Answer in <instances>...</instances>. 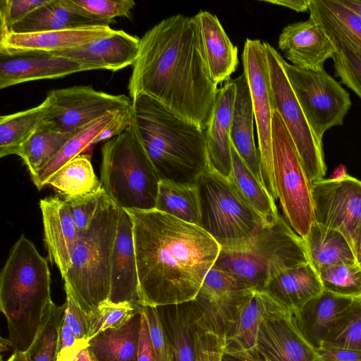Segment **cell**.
<instances>
[{"instance_id":"cell-16","label":"cell","mask_w":361,"mask_h":361,"mask_svg":"<svg viewBox=\"0 0 361 361\" xmlns=\"http://www.w3.org/2000/svg\"><path fill=\"white\" fill-rule=\"evenodd\" d=\"M109 25H95L59 30L0 33V56L54 54L112 34Z\"/></svg>"},{"instance_id":"cell-41","label":"cell","mask_w":361,"mask_h":361,"mask_svg":"<svg viewBox=\"0 0 361 361\" xmlns=\"http://www.w3.org/2000/svg\"><path fill=\"white\" fill-rule=\"evenodd\" d=\"M63 1L72 11L103 25H109L117 17L130 18L136 4L133 0Z\"/></svg>"},{"instance_id":"cell-43","label":"cell","mask_w":361,"mask_h":361,"mask_svg":"<svg viewBox=\"0 0 361 361\" xmlns=\"http://www.w3.org/2000/svg\"><path fill=\"white\" fill-rule=\"evenodd\" d=\"M326 19L361 53V17L338 0H313Z\"/></svg>"},{"instance_id":"cell-2","label":"cell","mask_w":361,"mask_h":361,"mask_svg":"<svg viewBox=\"0 0 361 361\" xmlns=\"http://www.w3.org/2000/svg\"><path fill=\"white\" fill-rule=\"evenodd\" d=\"M133 237L142 305L194 300L221 250L200 226L156 209H126Z\"/></svg>"},{"instance_id":"cell-14","label":"cell","mask_w":361,"mask_h":361,"mask_svg":"<svg viewBox=\"0 0 361 361\" xmlns=\"http://www.w3.org/2000/svg\"><path fill=\"white\" fill-rule=\"evenodd\" d=\"M314 220L341 232L353 249L361 226V180L344 173L312 183Z\"/></svg>"},{"instance_id":"cell-33","label":"cell","mask_w":361,"mask_h":361,"mask_svg":"<svg viewBox=\"0 0 361 361\" xmlns=\"http://www.w3.org/2000/svg\"><path fill=\"white\" fill-rule=\"evenodd\" d=\"M121 112L107 114L76 130L60 152L31 178L37 189H42L59 169L82 154L87 148L92 146L94 140L118 117Z\"/></svg>"},{"instance_id":"cell-59","label":"cell","mask_w":361,"mask_h":361,"mask_svg":"<svg viewBox=\"0 0 361 361\" xmlns=\"http://www.w3.org/2000/svg\"><path fill=\"white\" fill-rule=\"evenodd\" d=\"M7 361H27L25 353H13Z\"/></svg>"},{"instance_id":"cell-49","label":"cell","mask_w":361,"mask_h":361,"mask_svg":"<svg viewBox=\"0 0 361 361\" xmlns=\"http://www.w3.org/2000/svg\"><path fill=\"white\" fill-rule=\"evenodd\" d=\"M66 295L64 319L73 330L77 339L88 341L90 329V316L78 305L71 293L65 289Z\"/></svg>"},{"instance_id":"cell-57","label":"cell","mask_w":361,"mask_h":361,"mask_svg":"<svg viewBox=\"0 0 361 361\" xmlns=\"http://www.w3.org/2000/svg\"><path fill=\"white\" fill-rule=\"evenodd\" d=\"M353 250L356 259V262L361 267V226L357 233L354 242Z\"/></svg>"},{"instance_id":"cell-42","label":"cell","mask_w":361,"mask_h":361,"mask_svg":"<svg viewBox=\"0 0 361 361\" xmlns=\"http://www.w3.org/2000/svg\"><path fill=\"white\" fill-rule=\"evenodd\" d=\"M318 274L324 290L347 298L361 297V267L358 264L333 266Z\"/></svg>"},{"instance_id":"cell-20","label":"cell","mask_w":361,"mask_h":361,"mask_svg":"<svg viewBox=\"0 0 361 361\" xmlns=\"http://www.w3.org/2000/svg\"><path fill=\"white\" fill-rule=\"evenodd\" d=\"M278 44L292 65L308 70L323 68L324 62L335 53L323 28L310 16L283 27Z\"/></svg>"},{"instance_id":"cell-21","label":"cell","mask_w":361,"mask_h":361,"mask_svg":"<svg viewBox=\"0 0 361 361\" xmlns=\"http://www.w3.org/2000/svg\"><path fill=\"white\" fill-rule=\"evenodd\" d=\"M39 207L49 259L57 266L63 277L71 266L78 231L64 199L48 197L40 200Z\"/></svg>"},{"instance_id":"cell-29","label":"cell","mask_w":361,"mask_h":361,"mask_svg":"<svg viewBox=\"0 0 361 361\" xmlns=\"http://www.w3.org/2000/svg\"><path fill=\"white\" fill-rule=\"evenodd\" d=\"M302 239L308 263L317 274L333 266L357 263L351 245L337 230L314 221Z\"/></svg>"},{"instance_id":"cell-13","label":"cell","mask_w":361,"mask_h":361,"mask_svg":"<svg viewBox=\"0 0 361 361\" xmlns=\"http://www.w3.org/2000/svg\"><path fill=\"white\" fill-rule=\"evenodd\" d=\"M47 99L49 108L44 121L63 133H74L107 114L126 111L132 102L124 94L97 91L91 85L53 90Z\"/></svg>"},{"instance_id":"cell-24","label":"cell","mask_w":361,"mask_h":361,"mask_svg":"<svg viewBox=\"0 0 361 361\" xmlns=\"http://www.w3.org/2000/svg\"><path fill=\"white\" fill-rule=\"evenodd\" d=\"M192 18L212 80L217 85L228 80L238 64L237 47L231 42L216 16L201 11Z\"/></svg>"},{"instance_id":"cell-60","label":"cell","mask_w":361,"mask_h":361,"mask_svg":"<svg viewBox=\"0 0 361 361\" xmlns=\"http://www.w3.org/2000/svg\"><path fill=\"white\" fill-rule=\"evenodd\" d=\"M222 361H245L235 357L224 353Z\"/></svg>"},{"instance_id":"cell-8","label":"cell","mask_w":361,"mask_h":361,"mask_svg":"<svg viewBox=\"0 0 361 361\" xmlns=\"http://www.w3.org/2000/svg\"><path fill=\"white\" fill-rule=\"evenodd\" d=\"M200 226L224 249L248 243L268 223L236 185L209 166L199 178Z\"/></svg>"},{"instance_id":"cell-1","label":"cell","mask_w":361,"mask_h":361,"mask_svg":"<svg viewBox=\"0 0 361 361\" xmlns=\"http://www.w3.org/2000/svg\"><path fill=\"white\" fill-rule=\"evenodd\" d=\"M217 86L207 68L192 17L172 16L140 38L128 86L132 99L148 95L182 119L206 130Z\"/></svg>"},{"instance_id":"cell-56","label":"cell","mask_w":361,"mask_h":361,"mask_svg":"<svg viewBox=\"0 0 361 361\" xmlns=\"http://www.w3.org/2000/svg\"><path fill=\"white\" fill-rule=\"evenodd\" d=\"M341 4L361 17V0H338Z\"/></svg>"},{"instance_id":"cell-18","label":"cell","mask_w":361,"mask_h":361,"mask_svg":"<svg viewBox=\"0 0 361 361\" xmlns=\"http://www.w3.org/2000/svg\"><path fill=\"white\" fill-rule=\"evenodd\" d=\"M111 303L142 305L133 237V221L129 212L119 208L116 237L112 255Z\"/></svg>"},{"instance_id":"cell-58","label":"cell","mask_w":361,"mask_h":361,"mask_svg":"<svg viewBox=\"0 0 361 361\" xmlns=\"http://www.w3.org/2000/svg\"><path fill=\"white\" fill-rule=\"evenodd\" d=\"M76 361H92L87 347L80 350L77 355Z\"/></svg>"},{"instance_id":"cell-54","label":"cell","mask_w":361,"mask_h":361,"mask_svg":"<svg viewBox=\"0 0 361 361\" xmlns=\"http://www.w3.org/2000/svg\"><path fill=\"white\" fill-rule=\"evenodd\" d=\"M311 0H263L262 1L284 6L296 12L309 11Z\"/></svg>"},{"instance_id":"cell-28","label":"cell","mask_w":361,"mask_h":361,"mask_svg":"<svg viewBox=\"0 0 361 361\" xmlns=\"http://www.w3.org/2000/svg\"><path fill=\"white\" fill-rule=\"evenodd\" d=\"M263 290L294 312L319 295L323 287L317 272L306 263L277 274Z\"/></svg>"},{"instance_id":"cell-9","label":"cell","mask_w":361,"mask_h":361,"mask_svg":"<svg viewBox=\"0 0 361 361\" xmlns=\"http://www.w3.org/2000/svg\"><path fill=\"white\" fill-rule=\"evenodd\" d=\"M272 157L277 200L292 229L304 238L314 220L312 183L280 115L273 111Z\"/></svg>"},{"instance_id":"cell-46","label":"cell","mask_w":361,"mask_h":361,"mask_svg":"<svg viewBox=\"0 0 361 361\" xmlns=\"http://www.w3.org/2000/svg\"><path fill=\"white\" fill-rule=\"evenodd\" d=\"M103 188L87 194L74 197H64L78 231H85L90 226L97 211Z\"/></svg>"},{"instance_id":"cell-30","label":"cell","mask_w":361,"mask_h":361,"mask_svg":"<svg viewBox=\"0 0 361 361\" xmlns=\"http://www.w3.org/2000/svg\"><path fill=\"white\" fill-rule=\"evenodd\" d=\"M142 309V308H141ZM141 310L118 329H107L87 341L92 361H137Z\"/></svg>"},{"instance_id":"cell-39","label":"cell","mask_w":361,"mask_h":361,"mask_svg":"<svg viewBox=\"0 0 361 361\" xmlns=\"http://www.w3.org/2000/svg\"><path fill=\"white\" fill-rule=\"evenodd\" d=\"M65 310L66 303L51 305L35 340L25 352L27 361H56Z\"/></svg>"},{"instance_id":"cell-27","label":"cell","mask_w":361,"mask_h":361,"mask_svg":"<svg viewBox=\"0 0 361 361\" xmlns=\"http://www.w3.org/2000/svg\"><path fill=\"white\" fill-rule=\"evenodd\" d=\"M166 335L169 361H195V332L201 310L195 301L157 307Z\"/></svg>"},{"instance_id":"cell-36","label":"cell","mask_w":361,"mask_h":361,"mask_svg":"<svg viewBox=\"0 0 361 361\" xmlns=\"http://www.w3.org/2000/svg\"><path fill=\"white\" fill-rule=\"evenodd\" d=\"M154 209L200 226L201 209L197 184L160 180Z\"/></svg>"},{"instance_id":"cell-10","label":"cell","mask_w":361,"mask_h":361,"mask_svg":"<svg viewBox=\"0 0 361 361\" xmlns=\"http://www.w3.org/2000/svg\"><path fill=\"white\" fill-rule=\"evenodd\" d=\"M267 57L271 105L284 123L311 183L324 178L326 166L323 145L308 123L281 63V55L268 42Z\"/></svg>"},{"instance_id":"cell-47","label":"cell","mask_w":361,"mask_h":361,"mask_svg":"<svg viewBox=\"0 0 361 361\" xmlns=\"http://www.w3.org/2000/svg\"><path fill=\"white\" fill-rule=\"evenodd\" d=\"M48 1L49 0H1L0 33L8 32L13 24Z\"/></svg>"},{"instance_id":"cell-25","label":"cell","mask_w":361,"mask_h":361,"mask_svg":"<svg viewBox=\"0 0 361 361\" xmlns=\"http://www.w3.org/2000/svg\"><path fill=\"white\" fill-rule=\"evenodd\" d=\"M353 298L340 296L324 290L292 313L295 326L303 338L318 350L342 312Z\"/></svg>"},{"instance_id":"cell-38","label":"cell","mask_w":361,"mask_h":361,"mask_svg":"<svg viewBox=\"0 0 361 361\" xmlns=\"http://www.w3.org/2000/svg\"><path fill=\"white\" fill-rule=\"evenodd\" d=\"M232 174L230 180L238 188L247 202L268 223L280 215L275 202L264 186L255 176L231 145Z\"/></svg>"},{"instance_id":"cell-55","label":"cell","mask_w":361,"mask_h":361,"mask_svg":"<svg viewBox=\"0 0 361 361\" xmlns=\"http://www.w3.org/2000/svg\"><path fill=\"white\" fill-rule=\"evenodd\" d=\"M87 346V341H81L73 347L58 352L56 361H76L78 353Z\"/></svg>"},{"instance_id":"cell-53","label":"cell","mask_w":361,"mask_h":361,"mask_svg":"<svg viewBox=\"0 0 361 361\" xmlns=\"http://www.w3.org/2000/svg\"><path fill=\"white\" fill-rule=\"evenodd\" d=\"M80 341L81 340L77 339L71 328L63 319L59 332L58 352L73 347Z\"/></svg>"},{"instance_id":"cell-35","label":"cell","mask_w":361,"mask_h":361,"mask_svg":"<svg viewBox=\"0 0 361 361\" xmlns=\"http://www.w3.org/2000/svg\"><path fill=\"white\" fill-rule=\"evenodd\" d=\"M74 133H63L44 120L42 122L23 144L18 155L26 165L31 178L60 152Z\"/></svg>"},{"instance_id":"cell-26","label":"cell","mask_w":361,"mask_h":361,"mask_svg":"<svg viewBox=\"0 0 361 361\" xmlns=\"http://www.w3.org/2000/svg\"><path fill=\"white\" fill-rule=\"evenodd\" d=\"M233 80L236 91L231 128V145L264 185L259 152L254 139V113L249 85L244 73Z\"/></svg>"},{"instance_id":"cell-40","label":"cell","mask_w":361,"mask_h":361,"mask_svg":"<svg viewBox=\"0 0 361 361\" xmlns=\"http://www.w3.org/2000/svg\"><path fill=\"white\" fill-rule=\"evenodd\" d=\"M323 345L361 350V297L342 312Z\"/></svg>"},{"instance_id":"cell-19","label":"cell","mask_w":361,"mask_h":361,"mask_svg":"<svg viewBox=\"0 0 361 361\" xmlns=\"http://www.w3.org/2000/svg\"><path fill=\"white\" fill-rule=\"evenodd\" d=\"M140 39L120 30L87 44L51 54L75 61L87 71H117L133 66L139 52Z\"/></svg>"},{"instance_id":"cell-37","label":"cell","mask_w":361,"mask_h":361,"mask_svg":"<svg viewBox=\"0 0 361 361\" xmlns=\"http://www.w3.org/2000/svg\"><path fill=\"white\" fill-rule=\"evenodd\" d=\"M64 197L90 193L102 188L94 173L91 157L81 154L59 169L47 181Z\"/></svg>"},{"instance_id":"cell-12","label":"cell","mask_w":361,"mask_h":361,"mask_svg":"<svg viewBox=\"0 0 361 361\" xmlns=\"http://www.w3.org/2000/svg\"><path fill=\"white\" fill-rule=\"evenodd\" d=\"M243 73L250 87L255 121L263 184L271 199L277 200L272 157V119L269 73L263 42L247 39L242 54Z\"/></svg>"},{"instance_id":"cell-51","label":"cell","mask_w":361,"mask_h":361,"mask_svg":"<svg viewBox=\"0 0 361 361\" xmlns=\"http://www.w3.org/2000/svg\"><path fill=\"white\" fill-rule=\"evenodd\" d=\"M131 107V106H130ZM132 123L130 108L121 112L118 117L93 142V145L109 140L124 132Z\"/></svg>"},{"instance_id":"cell-32","label":"cell","mask_w":361,"mask_h":361,"mask_svg":"<svg viewBox=\"0 0 361 361\" xmlns=\"http://www.w3.org/2000/svg\"><path fill=\"white\" fill-rule=\"evenodd\" d=\"M99 25L72 11L63 0H49L24 18L13 24L8 31L16 33L59 30Z\"/></svg>"},{"instance_id":"cell-5","label":"cell","mask_w":361,"mask_h":361,"mask_svg":"<svg viewBox=\"0 0 361 361\" xmlns=\"http://www.w3.org/2000/svg\"><path fill=\"white\" fill-rule=\"evenodd\" d=\"M118 215L119 207L104 190L89 227L78 233L71 266L62 277L64 289L90 316L109 300Z\"/></svg>"},{"instance_id":"cell-17","label":"cell","mask_w":361,"mask_h":361,"mask_svg":"<svg viewBox=\"0 0 361 361\" xmlns=\"http://www.w3.org/2000/svg\"><path fill=\"white\" fill-rule=\"evenodd\" d=\"M249 361H321L295 325L292 313L266 319L259 326Z\"/></svg>"},{"instance_id":"cell-15","label":"cell","mask_w":361,"mask_h":361,"mask_svg":"<svg viewBox=\"0 0 361 361\" xmlns=\"http://www.w3.org/2000/svg\"><path fill=\"white\" fill-rule=\"evenodd\" d=\"M293 313L264 290L243 289L225 324L224 353L249 361L252 357L260 324L279 314Z\"/></svg>"},{"instance_id":"cell-48","label":"cell","mask_w":361,"mask_h":361,"mask_svg":"<svg viewBox=\"0 0 361 361\" xmlns=\"http://www.w3.org/2000/svg\"><path fill=\"white\" fill-rule=\"evenodd\" d=\"M155 361H169V345L166 335L157 307L142 305Z\"/></svg>"},{"instance_id":"cell-50","label":"cell","mask_w":361,"mask_h":361,"mask_svg":"<svg viewBox=\"0 0 361 361\" xmlns=\"http://www.w3.org/2000/svg\"><path fill=\"white\" fill-rule=\"evenodd\" d=\"M317 351L321 361H361V350L323 345Z\"/></svg>"},{"instance_id":"cell-6","label":"cell","mask_w":361,"mask_h":361,"mask_svg":"<svg viewBox=\"0 0 361 361\" xmlns=\"http://www.w3.org/2000/svg\"><path fill=\"white\" fill-rule=\"evenodd\" d=\"M306 263L302 238L279 215L246 245L221 248L213 267L231 274L243 289L263 290L277 274Z\"/></svg>"},{"instance_id":"cell-23","label":"cell","mask_w":361,"mask_h":361,"mask_svg":"<svg viewBox=\"0 0 361 361\" xmlns=\"http://www.w3.org/2000/svg\"><path fill=\"white\" fill-rule=\"evenodd\" d=\"M86 71L75 61L51 54L0 56V89Z\"/></svg>"},{"instance_id":"cell-4","label":"cell","mask_w":361,"mask_h":361,"mask_svg":"<svg viewBox=\"0 0 361 361\" xmlns=\"http://www.w3.org/2000/svg\"><path fill=\"white\" fill-rule=\"evenodd\" d=\"M53 303L48 263L22 234L0 274V309L13 353L29 348Z\"/></svg>"},{"instance_id":"cell-11","label":"cell","mask_w":361,"mask_h":361,"mask_svg":"<svg viewBox=\"0 0 361 361\" xmlns=\"http://www.w3.org/2000/svg\"><path fill=\"white\" fill-rule=\"evenodd\" d=\"M281 63L293 92L317 139L329 129L342 126L352 103L349 93L324 68L308 70Z\"/></svg>"},{"instance_id":"cell-45","label":"cell","mask_w":361,"mask_h":361,"mask_svg":"<svg viewBox=\"0 0 361 361\" xmlns=\"http://www.w3.org/2000/svg\"><path fill=\"white\" fill-rule=\"evenodd\" d=\"M195 345V361H222L224 336L207 321L202 312L196 325Z\"/></svg>"},{"instance_id":"cell-7","label":"cell","mask_w":361,"mask_h":361,"mask_svg":"<svg viewBox=\"0 0 361 361\" xmlns=\"http://www.w3.org/2000/svg\"><path fill=\"white\" fill-rule=\"evenodd\" d=\"M100 181L109 197L125 209H154L160 178L131 125L102 148Z\"/></svg>"},{"instance_id":"cell-52","label":"cell","mask_w":361,"mask_h":361,"mask_svg":"<svg viewBox=\"0 0 361 361\" xmlns=\"http://www.w3.org/2000/svg\"><path fill=\"white\" fill-rule=\"evenodd\" d=\"M141 328L137 350V361H155L151 343L147 319L142 306L141 309Z\"/></svg>"},{"instance_id":"cell-22","label":"cell","mask_w":361,"mask_h":361,"mask_svg":"<svg viewBox=\"0 0 361 361\" xmlns=\"http://www.w3.org/2000/svg\"><path fill=\"white\" fill-rule=\"evenodd\" d=\"M235 91L232 80H227L219 89L211 120L206 129L209 166L228 179L232 174L231 128Z\"/></svg>"},{"instance_id":"cell-31","label":"cell","mask_w":361,"mask_h":361,"mask_svg":"<svg viewBox=\"0 0 361 361\" xmlns=\"http://www.w3.org/2000/svg\"><path fill=\"white\" fill-rule=\"evenodd\" d=\"M310 16L324 30L335 47L332 57L336 76L354 92L361 100V53L326 19L313 2L309 6Z\"/></svg>"},{"instance_id":"cell-44","label":"cell","mask_w":361,"mask_h":361,"mask_svg":"<svg viewBox=\"0 0 361 361\" xmlns=\"http://www.w3.org/2000/svg\"><path fill=\"white\" fill-rule=\"evenodd\" d=\"M142 306L130 302L111 303L109 301L101 304L90 315L88 341L102 331L121 327L141 310Z\"/></svg>"},{"instance_id":"cell-34","label":"cell","mask_w":361,"mask_h":361,"mask_svg":"<svg viewBox=\"0 0 361 361\" xmlns=\"http://www.w3.org/2000/svg\"><path fill=\"white\" fill-rule=\"evenodd\" d=\"M49 108L46 98L37 106L0 117V157L18 155L23 144L44 120Z\"/></svg>"},{"instance_id":"cell-3","label":"cell","mask_w":361,"mask_h":361,"mask_svg":"<svg viewBox=\"0 0 361 361\" xmlns=\"http://www.w3.org/2000/svg\"><path fill=\"white\" fill-rule=\"evenodd\" d=\"M132 125L160 180L196 185L208 169L206 130L146 94L132 99Z\"/></svg>"}]
</instances>
